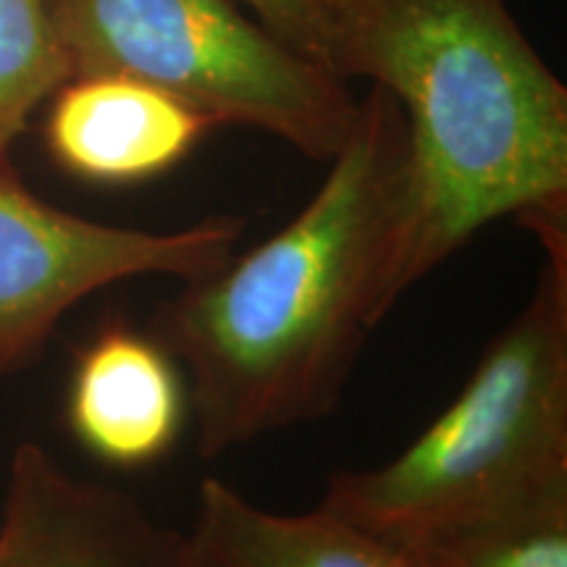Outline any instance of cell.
Listing matches in <instances>:
<instances>
[{
  "label": "cell",
  "mask_w": 567,
  "mask_h": 567,
  "mask_svg": "<svg viewBox=\"0 0 567 567\" xmlns=\"http://www.w3.org/2000/svg\"><path fill=\"white\" fill-rule=\"evenodd\" d=\"M408 153L405 113L371 84L292 221L153 310L145 331L187 373L203 457L339 405L365 334L392 310Z\"/></svg>",
  "instance_id": "obj_1"
},
{
  "label": "cell",
  "mask_w": 567,
  "mask_h": 567,
  "mask_svg": "<svg viewBox=\"0 0 567 567\" xmlns=\"http://www.w3.org/2000/svg\"><path fill=\"white\" fill-rule=\"evenodd\" d=\"M326 69L405 113L392 308L492 221L567 231V87L505 0H331Z\"/></svg>",
  "instance_id": "obj_2"
},
{
  "label": "cell",
  "mask_w": 567,
  "mask_h": 567,
  "mask_svg": "<svg viewBox=\"0 0 567 567\" xmlns=\"http://www.w3.org/2000/svg\"><path fill=\"white\" fill-rule=\"evenodd\" d=\"M455 400L400 455L329 478L323 505L392 544L567 507V234Z\"/></svg>",
  "instance_id": "obj_3"
},
{
  "label": "cell",
  "mask_w": 567,
  "mask_h": 567,
  "mask_svg": "<svg viewBox=\"0 0 567 567\" xmlns=\"http://www.w3.org/2000/svg\"><path fill=\"white\" fill-rule=\"evenodd\" d=\"M71 80L126 76L213 124L271 132L331 161L360 101L344 80L239 11L237 0H48Z\"/></svg>",
  "instance_id": "obj_4"
},
{
  "label": "cell",
  "mask_w": 567,
  "mask_h": 567,
  "mask_svg": "<svg viewBox=\"0 0 567 567\" xmlns=\"http://www.w3.org/2000/svg\"><path fill=\"white\" fill-rule=\"evenodd\" d=\"M245 221L210 216L176 231L97 224L40 200L0 155V375L38 365L84 297L137 276L193 281L237 250Z\"/></svg>",
  "instance_id": "obj_5"
},
{
  "label": "cell",
  "mask_w": 567,
  "mask_h": 567,
  "mask_svg": "<svg viewBox=\"0 0 567 567\" xmlns=\"http://www.w3.org/2000/svg\"><path fill=\"white\" fill-rule=\"evenodd\" d=\"M0 567H203L187 534L130 494L71 476L38 442L9 465Z\"/></svg>",
  "instance_id": "obj_6"
},
{
  "label": "cell",
  "mask_w": 567,
  "mask_h": 567,
  "mask_svg": "<svg viewBox=\"0 0 567 567\" xmlns=\"http://www.w3.org/2000/svg\"><path fill=\"white\" fill-rule=\"evenodd\" d=\"M208 116L126 76H76L51 97L45 145L63 172L132 184L174 168L213 130Z\"/></svg>",
  "instance_id": "obj_7"
},
{
  "label": "cell",
  "mask_w": 567,
  "mask_h": 567,
  "mask_svg": "<svg viewBox=\"0 0 567 567\" xmlns=\"http://www.w3.org/2000/svg\"><path fill=\"white\" fill-rule=\"evenodd\" d=\"M187 392L176 360L155 339L109 323L76 352L66 392L71 436L116 467H142L172 450Z\"/></svg>",
  "instance_id": "obj_8"
},
{
  "label": "cell",
  "mask_w": 567,
  "mask_h": 567,
  "mask_svg": "<svg viewBox=\"0 0 567 567\" xmlns=\"http://www.w3.org/2000/svg\"><path fill=\"white\" fill-rule=\"evenodd\" d=\"M187 536L203 567H410L405 551L323 502L310 513L279 515L221 478L200 484Z\"/></svg>",
  "instance_id": "obj_9"
},
{
  "label": "cell",
  "mask_w": 567,
  "mask_h": 567,
  "mask_svg": "<svg viewBox=\"0 0 567 567\" xmlns=\"http://www.w3.org/2000/svg\"><path fill=\"white\" fill-rule=\"evenodd\" d=\"M71 80L48 0H0V155Z\"/></svg>",
  "instance_id": "obj_10"
},
{
  "label": "cell",
  "mask_w": 567,
  "mask_h": 567,
  "mask_svg": "<svg viewBox=\"0 0 567 567\" xmlns=\"http://www.w3.org/2000/svg\"><path fill=\"white\" fill-rule=\"evenodd\" d=\"M410 557L431 567H567V507L457 530Z\"/></svg>",
  "instance_id": "obj_11"
},
{
  "label": "cell",
  "mask_w": 567,
  "mask_h": 567,
  "mask_svg": "<svg viewBox=\"0 0 567 567\" xmlns=\"http://www.w3.org/2000/svg\"><path fill=\"white\" fill-rule=\"evenodd\" d=\"M260 24L326 66L331 0H243Z\"/></svg>",
  "instance_id": "obj_12"
},
{
  "label": "cell",
  "mask_w": 567,
  "mask_h": 567,
  "mask_svg": "<svg viewBox=\"0 0 567 567\" xmlns=\"http://www.w3.org/2000/svg\"><path fill=\"white\" fill-rule=\"evenodd\" d=\"M410 557V555H408ZM410 567H431V565H425L423 559H417V557H410Z\"/></svg>",
  "instance_id": "obj_13"
}]
</instances>
